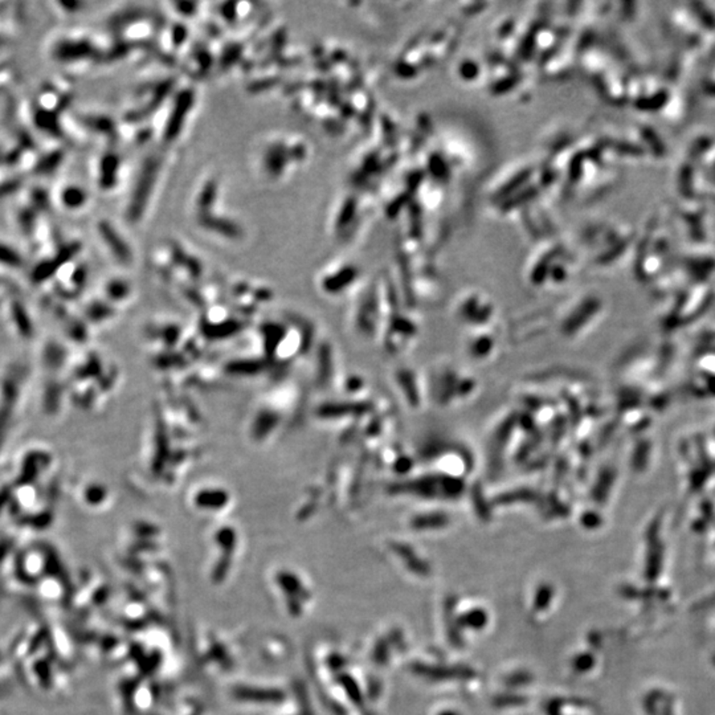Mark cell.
<instances>
[{
	"label": "cell",
	"instance_id": "6da1fadb",
	"mask_svg": "<svg viewBox=\"0 0 715 715\" xmlns=\"http://www.w3.org/2000/svg\"><path fill=\"white\" fill-rule=\"evenodd\" d=\"M157 171H158V164H157V161H150V162L146 164L144 170L142 171V175L138 181V184H137V190H135V194H134V198L132 199V206H130V215L132 218L134 216H138L141 212L139 211L142 210V206H144L147 203V198L150 195V189L153 186V181H155V175H157Z\"/></svg>",
	"mask_w": 715,
	"mask_h": 715
},
{
	"label": "cell",
	"instance_id": "7a4b0ae2",
	"mask_svg": "<svg viewBox=\"0 0 715 715\" xmlns=\"http://www.w3.org/2000/svg\"><path fill=\"white\" fill-rule=\"evenodd\" d=\"M192 105V93L186 90L178 95V100L175 102V106L170 113V118L167 122L166 129V139H174L176 134L181 132V124L184 121V115H187Z\"/></svg>",
	"mask_w": 715,
	"mask_h": 715
},
{
	"label": "cell",
	"instance_id": "3957f363",
	"mask_svg": "<svg viewBox=\"0 0 715 715\" xmlns=\"http://www.w3.org/2000/svg\"><path fill=\"white\" fill-rule=\"evenodd\" d=\"M100 232L102 233V236L105 238L106 243H107L110 247L113 245V249H115V252H117V256H120V258H126L129 256V255H127V253H129V252H127V247L125 245L126 243H125L122 238H120L118 232H117L113 227H110V226H109V224H106V223H102V224H100Z\"/></svg>",
	"mask_w": 715,
	"mask_h": 715
},
{
	"label": "cell",
	"instance_id": "277c9868",
	"mask_svg": "<svg viewBox=\"0 0 715 715\" xmlns=\"http://www.w3.org/2000/svg\"><path fill=\"white\" fill-rule=\"evenodd\" d=\"M102 169V181H105V186H113L115 183V174L118 169V158L115 155H107L104 158V163L100 167Z\"/></svg>",
	"mask_w": 715,
	"mask_h": 715
},
{
	"label": "cell",
	"instance_id": "5b68a950",
	"mask_svg": "<svg viewBox=\"0 0 715 715\" xmlns=\"http://www.w3.org/2000/svg\"><path fill=\"white\" fill-rule=\"evenodd\" d=\"M63 201H64V204L67 206L68 208L69 207L70 208H77V207H81L85 203V194L83 191L76 189V187H69V189L64 191Z\"/></svg>",
	"mask_w": 715,
	"mask_h": 715
}]
</instances>
